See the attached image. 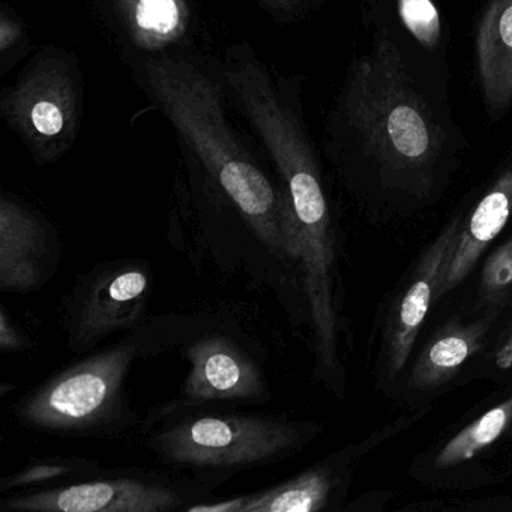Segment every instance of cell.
<instances>
[{
  "label": "cell",
  "instance_id": "1",
  "mask_svg": "<svg viewBox=\"0 0 512 512\" xmlns=\"http://www.w3.org/2000/svg\"><path fill=\"white\" fill-rule=\"evenodd\" d=\"M134 77L182 149L202 164L256 235L278 254L298 257L289 194L272 182L230 119L217 62L188 49L136 56Z\"/></svg>",
  "mask_w": 512,
  "mask_h": 512
},
{
  "label": "cell",
  "instance_id": "2",
  "mask_svg": "<svg viewBox=\"0 0 512 512\" xmlns=\"http://www.w3.org/2000/svg\"><path fill=\"white\" fill-rule=\"evenodd\" d=\"M343 110L365 151L388 172L415 187L427 182L442 152L443 133L413 89L391 41H377L353 65L344 88Z\"/></svg>",
  "mask_w": 512,
  "mask_h": 512
},
{
  "label": "cell",
  "instance_id": "3",
  "mask_svg": "<svg viewBox=\"0 0 512 512\" xmlns=\"http://www.w3.org/2000/svg\"><path fill=\"white\" fill-rule=\"evenodd\" d=\"M85 112V80L70 50L47 46L0 94V116L38 166L56 163L76 145Z\"/></svg>",
  "mask_w": 512,
  "mask_h": 512
},
{
  "label": "cell",
  "instance_id": "4",
  "mask_svg": "<svg viewBox=\"0 0 512 512\" xmlns=\"http://www.w3.org/2000/svg\"><path fill=\"white\" fill-rule=\"evenodd\" d=\"M316 430V425L262 415H202L164 428L152 448L173 466L239 470L286 457Z\"/></svg>",
  "mask_w": 512,
  "mask_h": 512
},
{
  "label": "cell",
  "instance_id": "5",
  "mask_svg": "<svg viewBox=\"0 0 512 512\" xmlns=\"http://www.w3.org/2000/svg\"><path fill=\"white\" fill-rule=\"evenodd\" d=\"M137 355V343L110 347L47 380L17 404L26 427L49 433H85L121 410L122 386Z\"/></svg>",
  "mask_w": 512,
  "mask_h": 512
},
{
  "label": "cell",
  "instance_id": "6",
  "mask_svg": "<svg viewBox=\"0 0 512 512\" xmlns=\"http://www.w3.org/2000/svg\"><path fill=\"white\" fill-rule=\"evenodd\" d=\"M182 496L160 482L137 478L95 479L5 499L14 512H167L181 508Z\"/></svg>",
  "mask_w": 512,
  "mask_h": 512
},
{
  "label": "cell",
  "instance_id": "7",
  "mask_svg": "<svg viewBox=\"0 0 512 512\" xmlns=\"http://www.w3.org/2000/svg\"><path fill=\"white\" fill-rule=\"evenodd\" d=\"M148 290L149 272L140 263L98 272L74 304L73 346L89 349L107 335L130 326L142 313Z\"/></svg>",
  "mask_w": 512,
  "mask_h": 512
},
{
  "label": "cell",
  "instance_id": "8",
  "mask_svg": "<svg viewBox=\"0 0 512 512\" xmlns=\"http://www.w3.org/2000/svg\"><path fill=\"white\" fill-rule=\"evenodd\" d=\"M190 374L184 395L190 403L265 398L266 383L254 359L221 335L202 338L187 350Z\"/></svg>",
  "mask_w": 512,
  "mask_h": 512
},
{
  "label": "cell",
  "instance_id": "9",
  "mask_svg": "<svg viewBox=\"0 0 512 512\" xmlns=\"http://www.w3.org/2000/svg\"><path fill=\"white\" fill-rule=\"evenodd\" d=\"M461 224L452 221L422 253L410 275L409 286L395 301L386 325V356L389 376L394 377L406 365L413 344L427 319L431 302L439 295L443 265L451 253Z\"/></svg>",
  "mask_w": 512,
  "mask_h": 512
},
{
  "label": "cell",
  "instance_id": "10",
  "mask_svg": "<svg viewBox=\"0 0 512 512\" xmlns=\"http://www.w3.org/2000/svg\"><path fill=\"white\" fill-rule=\"evenodd\" d=\"M49 226L22 200L0 199V287L4 292L37 290L49 278Z\"/></svg>",
  "mask_w": 512,
  "mask_h": 512
},
{
  "label": "cell",
  "instance_id": "11",
  "mask_svg": "<svg viewBox=\"0 0 512 512\" xmlns=\"http://www.w3.org/2000/svg\"><path fill=\"white\" fill-rule=\"evenodd\" d=\"M511 215L512 157L499 178L479 200L466 223L461 224L451 253L443 265L437 298H443L446 293L451 292L466 280L482 254L502 232Z\"/></svg>",
  "mask_w": 512,
  "mask_h": 512
},
{
  "label": "cell",
  "instance_id": "12",
  "mask_svg": "<svg viewBox=\"0 0 512 512\" xmlns=\"http://www.w3.org/2000/svg\"><path fill=\"white\" fill-rule=\"evenodd\" d=\"M125 43L136 56L187 49L193 31L188 0H107Z\"/></svg>",
  "mask_w": 512,
  "mask_h": 512
},
{
  "label": "cell",
  "instance_id": "13",
  "mask_svg": "<svg viewBox=\"0 0 512 512\" xmlns=\"http://www.w3.org/2000/svg\"><path fill=\"white\" fill-rule=\"evenodd\" d=\"M475 55L485 106L502 115L512 103V0H490L478 23Z\"/></svg>",
  "mask_w": 512,
  "mask_h": 512
},
{
  "label": "cell",
  "instance_id": "14",
  "mask_svg": "<svg viewBox=\"0 0 512 512\" xmlns=\"http://www.w3.org/2000/svg\"><path fill=\"white\" fill-rule=\"evenodd\" d=\"M335 487V467L319 463L299 475L257 493L188 506L187 512H317L328 506Z\"/></svg>",
  "mask_w": 512,
  "mask_h": 512
},
{
  "label": "cell",
  "instance_id": "15",
  "mask_svg": "<svg viewBox=\"0 0 512 512\" xmlns=\"http://www.w3.org/2000/svg\"><path fill=\"white\" fill-rule=\"evenodd\" d=\"M487 329L485 320L446 323L419 353L407 379L409 388L424 391L449 382L481 349Z\"/></svg>",
  "mask_w": 512,
  "mask_h": 512
},
{
  "label": "cell",
  "instance_id": "16",
  "mask_svg": "<svg viewBox=\"0 0 512 512\" xmlns=\"http://www.w3.org/2000/svg\"><path fill=\"white\" fill-rule=\"evenodd\" d=\"M512 424V397L479 416L472 424L455 434L437 454L434 466L454 467L493 445Z\"/></svg>",
  "mask_w": 512,
  "mask_h": 512
},
{
  "label": "cell",
  "instance_id": "17",
  "mask_svg": "<svg viewBox=\"0 0 512 512\" xmlns=\"http://www.w3.org/2000/svg\"><path fill=\"white\" fill-rule=\"evenodd\" d=\"M512 290V238L500 245L481 272L479 296L485 304H500Z\"/></svg>",
  "mask_w": 512,
  "mask_h": 512
},
{
  "label": "cell",
  "instance_id": "18",
  "mask_svg": "<svg viewBox=\"0 0 512 512\" xmlns=\"http://www.w3.org/2000/svg\"><path fill=\"white\" fill-rule=\"evenodd\" d=\"M404 26L424 47L433 49L440 40L439 11L431 0H397Z\"/></svg>",
  "mask_w": 512,
  "mask_h": 512
},
{
  "label": "cell",
  "instance_id": "19",
  "mask_svg": "<svg viewBox=\"0 0 512 512\" xmlns=\"http://www.w3.org/2000/svg\"><path fill=\"white\" fill-rule=\"evenodd\" d=\"M28 50V26L4 5L0 10V74L5 76Z\"/></svg>",
  "mask_w": 512,
  "mask_h": 512
},
{
  "label": "cell",
  "instance_id": "20",
  "mask_svg": "<svg viewBox=\"0 0 512 512\" xmlns=\"http://www.w3.org/2000/svg\"><path fill=\"white\" fill-rule=\"evenodd\" d=\"M254 2L278 25L301 19L314 5V0H254Z\"/></svg>",
  "mask_w": 512,
  "mask_h": 512
},
{
  "label": "cell",
  "instance_id": "21",
  "mask_svg": "<svg viewBox=\"0 0 512 512\" xmlns=\"http://www.w3.org/2000/svg\"><path fill=\"white\" fill-rule=\"evenodd\" d=\"M70 467L65 464H35L23 472L13 475V478L5 479L4 490L13 487H28V485L41 484L49 479L68 473Z\"/></svg>",
  "mask_w": 512,
  "mask_h": 512
},
{
  "label": "cell",
  "instance_id": "22",
  "mask_svg": "<svg viewBox=\"0 0 512 512\" xmlns=\"http://www.w3.org/2000/svg\"><path fill=\"white\" fill-rule=\"evenodd\" d=\"M25 346V337L11 325L7 313L2 310V316H0V347L4 352H16V350L25 349Z\"/></svg>",
  "mask_w": 512,
  "mask_h": 512
},
{
  "label": "cell",
  "instance_id": "23",
  "mask_svg": "<svg viewBox=\"0 0 512 512\" xmlns=\"http://www.w3.org/2000/svg\"><path fill=\"white\" fill-rule=\"evenodd\" d=\"M496 364L500 370H512V332L496 353Z\"/></svg>",
  "mask_w": 512,
  "mask_h": 512
}]
</instances>
